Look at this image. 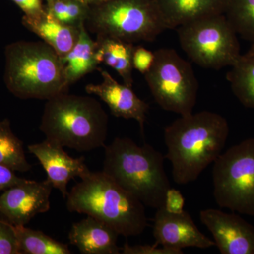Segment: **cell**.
<instances>
[{
  "instance_id": "obj_1",
  "label": "cell",
  "mask_w": 254,
  "mask_h": 254,
  "mask_svg": "<svg viewBox=\"0 0 254 254\" xmlns=\"http://www.w3.org/2000/svg\"><path fill=\"white\" fill-rule=\"evenodd\" d=\"M229 135L226 119L218 113L201 111L181 116L164 130L165 158L173 167L179 185L195 181L222 153Z\"/></svg>"
},
{
  "instance_id": "obj_2",
  "label": "cell",
  "mask_w": 254,
  "mask_h": 254,
  "mask_svg": "<svg viewBox=\"0 0 254 254\" xmlns=\"http://www.w3.org/2000/svg\"><path fill=\"white\" fill-rule=\"evenodd\" d=\"M160 151L145 143L140 146L131 138L118 137L105 145L102 171L145 207L159 209L165 205L172 188Z\"/></svg>"
},
{
  "instance_id": "obj_3",
  "label": "cell",
  "mask_w": 254,
  "mask_h": 254,
  "mask_svg": "<svg viewBox=\"0 0 254 254\" xmlns=\"http://www.w3.org/2000/svg\"><path fill=\"white\" fill-rule=\"evenodd\" d=\"M66 198L68 211L98 219L122 236H138L148 227L145 205L103 171L82 177Z\"/></svg>"
},
{
  "instance_id": "obj_4",
  "label": "cell",
  "mask_w": 254,
  "mask_h": 254,
  "mask_svg": "<svg viewBox=\"0 0 254 254\" xmlns=\"http://www.w3.org/2000/svg\"><path fill=\"white\" fill-rule=\"evenodd\" d=\"M39 128L64 148L91 151L106 145L108 116L95 98L66 92L47 100Z\"/></svg>"
},
{
  "instance_id": "obj_5",
  "label": "cell",
  "mask_w": 254,
  "mask_h": 254,
  "mask_svg": "<svg viewBox=\"0 0 254 254\" xmlns=\"http://www.w3.org/2000/svg\"><path fill=\"white\" fill-rule=\"evenodd\" d=\"M4 55V83L14 96L48 100L67 91L62 58L44 41L14 42Z\"/></svg>"
},
{
  "instance_id": "obj_6",
  "label": "cell",
  "mask_w": 254,
  "mask_h": 254,
  "mask_svg": "<svg viewBox=\"0 0 254 254\" xmlns=\"http://www.w3.org/2000/svg\"><path fill=\"white\" fill-rule=\"evenodd\" d=\"M85 26L96 36L133 44L153 42L167 30L156 2L147 0H108L89 11Z\"/></svg>"
},
{
  "instance_id": "obj_7",
  "label": "cell",
  "mask_w": 254,
  "mask_h": 254,
  "mask_svg": "<svg viewBox=\"0 0 254 254\" xmlns=\"http://www.w3.org/2000/svg\"><path fill=\"white\" fill-rule=\"evenodd\" d=\"M177 29L182 49L201 67L232 66L241 56L237 33L222 14L203 16Z\"/></svg>"
},
{
  "instance_id": "obj_8",
  "label": "cell",
  "mask_w": 254,
  "mask_h": 254,
  "mask_svg": "<svg viewBox=\"0 0 254 254\" xmlns=\"http://www.w3.org/2000/svg\"><path fill=\"white\" fill-rule=\"evenodd\" d=\"M213 163V197L217 205L254 216V138L230 147Z\"/></svg>"
},
{
  "instance_id": "obj_9",
  "label": "cell",
  "mask_w": 254,
  "mask_h": 254,
  "mask_svg": "<svg viewBox=\"0 0 254 254\" xmlns=\"http://www.w3.org/2000/svg\"><path fill=\"white\" fill-rule=\"evenodd\" d=\"M157 103L164 110L186 116L193 113L198 83L190 63L173 49L155 52V61L144 75Z\"/></svg>"
},
{
  "instance_id": "obj_10",
  "label": "cell",
  "mask_w": 254,
  "mask_h": 254,
  "mask_svg": "<svg viewBox=\"0 0 254 254\" xmlns=\"http://www.w3.org/2000/svg\"><path fill=\"white\" fill-rule=\"evenodd\" d=\"M53 187L49 180L24 181L0 195V215L14 225H26L38 214L50 208Z\"/></svg>"
},
{
  "instance_id": "obj_11",
  "label": "cell",
  "mask_w": 254,
  "mask_h": 254,
  "mask_svg": "<svg viewBox=\"0 0 254 254\" xmlns=\"http://www.w3.org/2000/svg\"><path fill=\"white\" fill-rule=\"evenodd\" d=\"M200 220L221 254H254V226L240 215L218 209L200 212Z\"/></svg>"
},
{
  "instance_id": "obj_12",
  "label": "cell",
  "mask_w": 254,
  "mask_h": 254,
  "mask_svg": "<svg viewBox=\"0 0 254 254\" xmlns=\"http://www.w3.org/2000/svg\"><path fill=\"white\" fill-rule=\"evenodd\" d=\"M153 222L155 245L177 250L187 247L208 249L215 246L214 241L200 231L186 210L172 213L164 207L157 209Z\"/></svg>"
},
{
  "instance_id": "obj_13",
  "label": "cell",
  "mask_w": 254,
  "mask_h": 254,
  "mask_svg": "<svg viewBox=\"0 0 254 254\" xmlns=\"http://www.w3.org/2000/svg\"><path fill=\"white\" fill-rule=\"evenodd\" d=\"M28 150L39 160L46 171L47 179L53 188L60 190L64 198L68 193V182L76 177L81 179L91 172L83 157L69 156L63 146L51 140L46 138L41 143L29 145Z\"/></svg>"
},
{
  "instance_id": "obj_14",
  "label": "cell",
  "mask_w": 254,
  "mask_h": 254,
  "mask_svg": "<svg viewBox=\"0 0 254 254\" xmlns=\"http://www.w3.org/2000/svg\"><path fill=\"white\" fill-rule=\"evenodd\" d=\"M100 72L103 81L98 84L86 85V93L99 97L109 107L114 116L136 120L143 134L149 105L135 93L132 87L119 83L105 70H100Z\"/></svg>"
},
{
  "instance_id": "obj_15",
  "label": "cell",
  "mask_w": 254,
  "mask_h": 254,
  "mask_svg": "<svg viewBox=\"0 0 254 254\" xmlns=\"http://www.w3.org/2000/svg\"><path fill=\"white\" fill-rule=\"evenodd\" d=\"M120 235L105 222L87 215L75 222L68 232L70 244L83 254H119Z\"/></svg>"
},
{
  "instance_id": "obj_16",
  "label": "cell",
  "mask_w": 254,
  "mask_h": 254,
  "mask_svg": "<svg viewBox=\"0 0 254 254\" xmlns=\"http://www.w3.org/2000/svg\"><path fill=\"white\" fill-rule=\"evenodd\" d=\"M156 4L168 30L208 15L222 14L226 0H158Z\"/></svg>"
},
{
  "instance_id": "obj_17",
  "label": "cell",
  "mask_w": 254,
  "mask_h": 254,
  "mask_svg": "<svg viewBox=\"0 0 254 254\" xmlns=\"http://www.w3.org/2000/svg\"><path fill=\"white\" fill-rule=\"evenodd\" d=\"M22 24L52 47L61 58L72 49L79 36L80 28L63 24L46 11L36 17L23 16Z\"/></svg>"
},
{
  "instance_id": "obj_18",
  "label": "cell",
  "mask_w": 254,
  "mask_h": 254,
  "mask_svg": "<svg viewBox=\"0 0 254 254\" xmlns=\"http://www.w3.org/2000/svg\"><path fill=\"white\" fill-rule=\"evenodd\" d=\"M95 43V55L98 63L105 64L113 68L123 78L125 84L132 87V55L134 44L105 36H97Z\"/></svg>"
},
{
  "instance_id": "obj_19",
  "label": "cell",
  "mask_w": 254,
  "mask_h": 254,
  "mask_svg": "<svg viewBox=\"0 0 254 254\" xmlns=\"http://www.w3.org/2000/svg\"><path fill=\"white\" fill-rule=\"evenodd\" d=\"M95 51V41L89 36L85 25H82L76 44L62 58L68 86L98 68L100 64L96 59Z\"/></svg>"
},
{
  "instance_id": "obj_20",
  "label": "cell",
  "mask_w": 254,
  "mask_h": 254,
  "mask_svg": "<svg viewBox=\"0 0 254 254\" xmlns=\"http://www.w3.org/2000/svg\"><path fill=\"white\" fill-rule=\"evenodd\" d=\"M227 74L234 94L244 106L254 109V53L241 55Z\"/></svg>"
},
{
  "instance_id": "obj_21",
  "label": "cell",
  "mask_w": 254,
  "mask_h": 254,
  "mask_svg": "<svg viewBox=\"0 0 254 254\" xmlns=\"http://www.w3.org/2000/svg\"><path fill=\"white\" fill-rule=\"evenodd\" d=\"M21 254H70L68 245L58 242L40 230L26 225H14Z\"/></svg>"
},
{
  "instance_id": "obj_22",
  "label": "cell",
  "mask_w": 254,
  "mask_h": 254,
  "mask_svg": "<svg viewBox=\"0 0 254 254\" xmlns=\"http://www.w3.org/2000/svg\"><path fill=\"white\" fill-rule=\"evenodd\" d=\"M0 165L22 173L32 168L26 159L23 142L14 134L8 119L0 120Z\"/></svg>"
},
{
  "instance_id": "obj_23",
  "label": "cell",
  "mask_w": 254,
  "mask_h": 254,
  "mask_svg": "<svg viewBox=\"0 0 254 254\" xmlns=\"http://www.w3.org/2000/svg\"><path fill=\"white\" fill-rule=\"evenodd\" d=\"M224 12L237 34L254 41V0H226Z\"/></svg>"
},
{
  "instance_id": "obj_24",
  "label": "cell",
  "mask_w": 254,
  "mask_h": 254,
  "mask_svg": "<svg viewBox=\"0 0 254 254\" xmlns=\"http://www.w3.org/2000/svg\"><path fill=\"white\" fill-rule=\"evenodd\" d=\"M87 4L85 0H53L46 11L63 24L80 28L85 25L89 14Z\"/></svg>"
},
{
  "instance_id": "obj_25",
  "label": "cell",
  "mask_w": 254,
  "mask_h": 254,
  "mask_svg": "<svg viewBox=\"0 0 254 254\" xmlns=\"http://www.w3.org/2000/svg\"><path fill=\"white\" fill-rule=\"evenodd\" d=\"M0 254H21L12 224L0 218Z\"/></svg>"
},
{
  "instance_id": "obj_26",
  "label": "cell",
  "mask_w": 254,
  "mask_h": 254,
  "mask_svg": "<svg viewBox=\"0 0 254 254\" xmlns=\"http://www.w3.org/2000/svg\"><path fill=\"white\" fill-rule=\"evenodd\" d=\"M155 61V52L150 51L142 46H134L132 55L133 69L145 75L149 71Z\"/></svg>"
},
{
  "instance_id": "obj_27",
  "label": "cell",
  "mask_w": 254,
  "mask_h": 254,
  "mask_svg": "<svg viewBox=\"0 0 254 254\" xmlns=\"http://www.w3.org/2000/svg\"><path fill=\"white\" fill-rule=\"evenodd\" d=\"M123 254H183L182 250L160 247L158 245H129L127 242L121 249Z\"/></svg>"
},
{
  "instance_id": "obj_28",
  "label": "cell",
  "mask_w": 254,
  "mask_h": 254,
  "mask_svg": "<svg viewBox=\"0 0 254 254\" xmlns=\"http://www.w3.org/2000/svg\"><path fill=\"white\" fill-rule=\"evenodd\" d=\"M185 206V198L180 190L170 188L168 190L165 196V210L172 213H182Z\"/></svg>"
},
{
  "instance_id": "obj_29",
  "label": "cell",
  "mask_w": 254,
  "mask_h": 254,
  "mask_svg": "<svg viewBox=\"0 0 254 254\" xmlns=\"http://www.w3.org/2000/svg\"><path fill=\"white\" fill-rule=\"evenodd\" d=\"M15 173L11 169L0 165V191H4L26 180L18 177Z\"/></svg>"
},
{
  "instance_id": "obj_30",
  "label": "cell",
  "mask_w": 254,
  "mask_h": 254,
  "mask_svg": "<svg viewBox=\"0 0 254 254\" xmlns=\"http://www.w3.org/2000/svg\"><path fill=\"white\" fill-rule=\"evenodd\" d=\"M28 17H36L46 12L42 7L41 0H12Z\"/></svg>"
},
{
  "instance_id": "obj_31",
  "label": "cell",
  "mask_w": 254,
  "mask_h": 254,
  "mask_svg": "<svg viewBox=\"0 0 254 254\" xmlns=\"http://www.w3.org/2000/svg\"><path fill=\"white\" fill-rule=\"evenodd\" d=\"M87 3H95V4H102L108 0H85Z\"/></svg>"
},
{
  "instance_id": "obj_32",
  "label": "cell",
  "mask_w": 254,
  "mask_h": 254,
  "mask_svg": "<svg viewBox=\"0 0 254 254\" xmlns=\"http://www.w3.org/2000/svg\"><path fill=\"white\" fill-rule=\"evenodd\" d=\"M249 52H251V53H254V41H253V44H252V48H251V49Z\"/></svg>"
},
{
  "instance_id": "obj_33",
  "label": "cell",
  "mask_w": 254,
  "mask_h": 254,
  "mask_svg": "<svg viewBox=\"0 0 254 254\" xmlns=\"http://www.w3.org/2000/svg\"><path fill=\"white\" fill-rule=\"evenodd\" d=\"M49 1H53V0H49Z\"/></svg>"
}]
</instances>
